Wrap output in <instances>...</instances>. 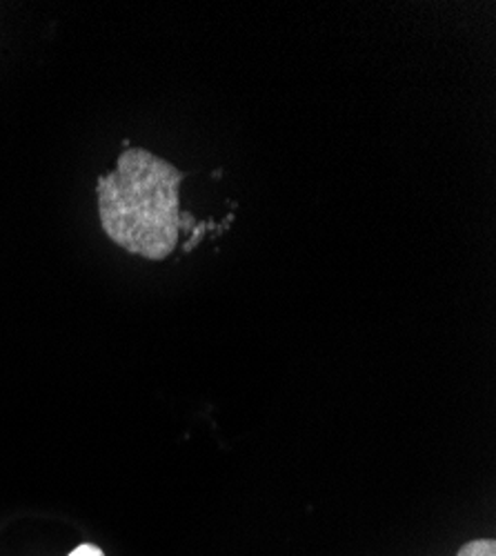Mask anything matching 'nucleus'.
I'll return each instance as SVG.
<instances>
[{"label":"nucleus","mask_w":496,"mask_h":556,"mask_svg":"<svg viewBox=\"0 0 496 556\" xmlns=\"http://www.w3.org/2000/svg\"><path fill=\"white\" fill-rule=\"evenodd\" d=\"M69 556H105V554H103V549H99L97 545H80V547H76Z\"/></svg>","instance_id":"nucleus-3"},{"label":"nucleus","mask_w":496,"mask_h":556,"mask_svg":"<svg viewBox=\"0 0 496 556\" xmlns=\"http://www.w3.org/2000/svg\"><path fill=\"white\" fill-rule=\"evenodd\" d=\"M457 556H496V541L492 539H476L466 543Z\"/></svg>","instance_id":"nucleus-2"},{"label":"nucleus","mask_w":496,"mask_h":556,"mask_svg":"<svg viewBox=\"0 0 496 556\" xmlns=\"http://www.w3.org/2000/svg\"><path fill=\"white\" fill-rule=\"evenodd\" d=\"M180 172L156 154L131 148L97 182L99 216L118 248L150 258H167L180 231Z\"/></svg>","instance_id":"nucleus-1"}]
</instances>
